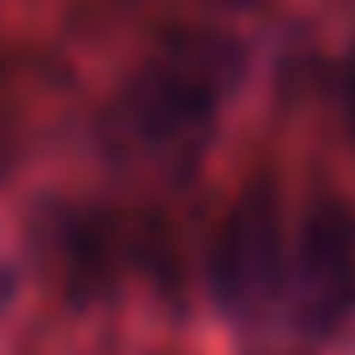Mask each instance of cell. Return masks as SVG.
Segmentation results:
<instances>
[{
  "mask_svg": "<svg viewBox=\"0 0 355 355\" xmlns=\"http://www.w3.org/2000/svg\"><path fill=\"white\" fill-rule=\"evenodd\" d=\"M350 114H355V78H350Z\"/></svg>",
  "mask_w": 355,
  "mask_h": 355,
  "instance_id": "6da1fadb",
  "label": "cell"
}]
</instances>
